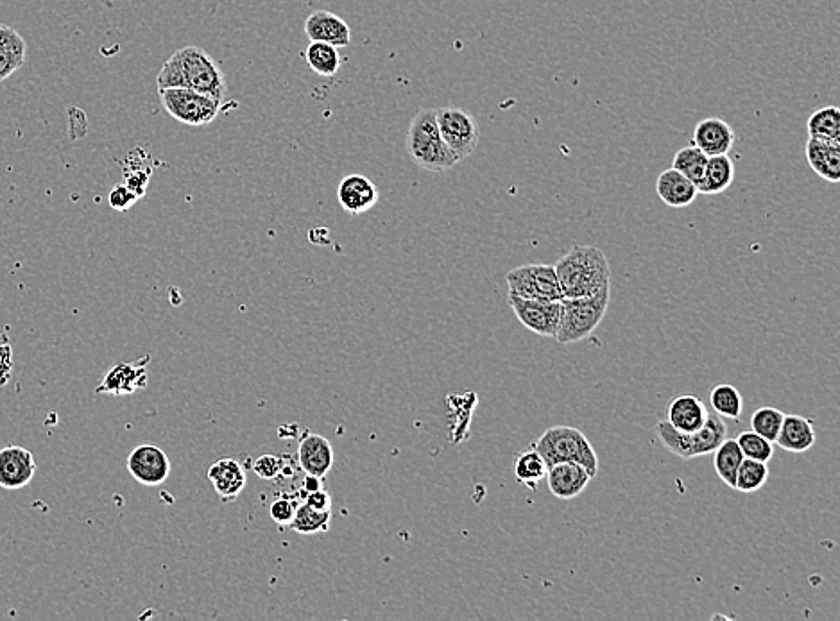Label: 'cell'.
Wrapping results in <instances>:
<instances>
[{
  "label": "cell",
  "instance_id": "25",
  "mask_svg": "<svg viewBox=\"0 0 840 621\" xmlns=\"http://www.w3.org/2000/svg\"><path fill=\"white\" fill-rule=\"evenodd\" d=\"M808 138L824 142H840V110L837 106H823L806 120Z\"/></svg>",
  "mask_w": 840,
  "mask_h": 621
},
{
  "label": "cell",
  "instance_id": "37",
  "mask_svg": "<svg viewBox=\"0 0 840 621\" xmlns=\"http://www.w3.org/2000/svg\"><path fill=\"white\" fill-rule=\"evenodd\" d=\"M137 199L138 197L135 196V192H131L126 185H115L112 188V192H110V196H108V203H110L113 210L126 212V210H129L131 206L137 203Z\"/></svg>",
  "mask_w": 840,
  "mask_h": 621
},
{
  "label": "cell",
  "instance_id": "7",
  "mask_svg": "<svg viewBox=\"0 0 840 621\" xmlns=\"http://www.w3.org/2000/svg\"><path fill=\"white\" fill-rule=\"evenodd\" d=\"M163 110L172 119L192 128H201L214 122L223 108V101L201 94L190 88H162L158 90Z\"/></svg>",
  "mask_w": 840,
  "mask_h": 621
},
{
  "label": "cell",
  "instance_id": "12",
  "mask_svg": "<svg viewBox=\"0 0 840 621\" xmlns=\"http://www.w3.org/2000/svg\"><path fill=\"white\" fill-rule=\"evenodd\" d=\"M36 473L35 455L22 446H6L0 450V487L18 491L33 482Z\"/></svg>",
  "mask_w": 840,
  "mask_h": 621
},
{
  "label": "cell",
  "instance_id": "8",
  "mask_svg": "<svg viewBox=\"0 0 840 621\" xmlns=\"http://www.w3.org/2000/svg\"><path fill=\"white\" fill-rule=\"evenodd\" d=\"M436 120L441 137L450 147V151L459 158V162L472 156L480 140L479 122L472 113L454 106H446L436 110Z\"/></svg>",
  "mask_w": 840,
  "mask_h": 621
},
{
  "label": "cell",
  "instance_id": "31",
  "mask_svg": "<svg viewBox=\"0 0 840 621\" xmlns=\"http://www.w3.org/2000/svg\"><path fill=\"white\" fill-rule=\"evenodd\" d=\"M769 480V466L767 462H760L755 459H744L737 471L735 478V489L740 493H756Z\"/></svg>",
  "mask_w": 840,
  "mask_h": 621
},
{
  "label": "cell",
  "instance_id": "38",
  "mask_svg": "<svg viewBox=\"0 0 840 621\" xmlns=\"http://www.w3.org/2000/svg\"><path fill=\"white\" fill-rule=\"evenodd\" d=\"M269 512H271L273 521H276L278 525H287L289 527L292 518H294V512H296V505L289 498H278V500L271 503Z\"/></svg>",
  "mask_w": 840,
  "mask_h": 621
},
{
  "label": "cell",
  "instance_id": "24",
  "mask_svg": "<svg viewBox=\"0 0 840 621\" xmlns=\"http://www.w3.org/2000/svg\"><path fill=\"white\" fill-rule=\"evenodd\" d=\"M735 179V163L728 154L708 156V163L704 169L703 179L697 185L699 194L717 196L726 192Z\"/></svg>",
  "mask_w": 840,
  "mask_h": 621
},
{
  "label": "cell",
  "instance_id": "18",
  "mask_svg": "<svg viewBox=\"0 0 840 621\" xmlns=\"http://www.w3.org/2000/svg\"><path fill=\"white\" fill-rule=\"evenodd\" d=\"M300 468L310 477L325 478L334 468L332 443L319 434L305 435L298 448Z\"/></svg>",
  "mask_w": 840,
  "mask_h": 621
},
{
  "label": "cell",
  "instance_id": "11",
  "mask_svg": "<svg viewBox=\"0 0 840 621\" xmlns=\"http://www.w3.org/2000/svg\"><path fill=\"white\" fill-rule=\"evenodd\" d=\"M129 475L137 480L138 484L160 485L171 475V460L167 453L155 444H140L135 450L129 453L128 462Z\"/></svg>",
  "mask_w": 840,
  "mask_h": 621
},
{
  "label": "cell",
  "instance_id": "6",
  "mask_svg": "<svg viewBox=\"0 0 840 621\" xmlns=\"http://www.w3.org/2000/svg\"><path fill=\"white\" fill-rule=\"evenodd\" d=\"M611 289L588 298L561 299V323L556 339L561 344L584 341L599 328L608 312Z\"/></svg>",
  "mask_w": 840,
  "mask_h": 621
},
{
  "label": "cell",
  "instance_id": "14",
  "mask_svg": "<svg viewBox=\"0 0 840 621\" xmlns=\"http://www.w3.org/2000/svg\"><path fill=\"white\" fill-rule=\"evenodd\" d=\"M305 33L309 36L310 42H323L334 45L337 49L348 47L352 42V29L344 22L343 18L337 17L326 9H318L310 13L305 20Z\"/></svg>",
  "mask_w": 840,
  "mask_h": 621
},
{
  "label": "cell",
  "instance_id": "39",
  "mask_svg": "<svg viewBox=\"0 0 840 621\" xmlns=\"http://www.w3.org/2000/svg\"><path fill=\"white\" fill-rule=\"evenodd\" d=\"M24 61L26 60L18 58L13 52L0 49V83L6 81L9 76H13L24 65Z\"/></svg>",
  "mask_w": 840,
  "mask_h": 621
},
{
  "label": "cell",
  "instance_id": "22",
  "mask_svg": "<svg viewBox=\"0 0 840 621\" xmlns=\"http://www.w3.org/2000/svg\"><path fill=\"white\" fill-rule=\"evenodd\" d=\"M656 194L670 208H686L699 196L695 183L676 169L661 172L656 181Z\"/></svg>",
  "mask_w": 840,
  "mask_h": 621
},
{
  "label": "cell",
  "instance_id": "20",
  "mask_svg": "<svg viewBox=\"0 0 840 621\" xmlns=\"http://www.w3.org/2000/svg\"><path fill=\"white\" fill-rule=\"evenodd\" d=\"M708 409L701 398L694 394H683L672 400L667 407V421L679 432L694 434L703 428L708 419Z\"/></svg>",
  "mask_w": 840,
  "mask_h": 621
},
{
  "label": "cell",
  "instance_id": "36",
  "mask_svg": "<svg viewBox=\"0 0 840 621\" xmlns=\"http://www.w3.org/2000/svg\"><path fill=\"white\" fill-rule=\"evenodd\" d=\"M253 471L262 480H275L282 471V462L275 455H262L253 462Z\"/></svg>",
  "mask_w": 840,
  "mask_h": 621
},
{
  "label": "cell",
  "instance_id": "10",
  "mask_svg": "<svg viewBox=\"0 0 840 621\" xmlns=\"http://www.w3.org/2000/svg\"><path fill=\"white\" fill-rule=\"evenodd\" d=\"M507 303L515 312L516 319L532 333L540 337H554L558 335L561 323V301L549 299L520 298L516 294L507 296Z\"/></svg>",
  "mask_w": 840,
  "mask_h": 621
},
{
  "label": "cell",
  "instance_id": "28",
  "mask_svg": "<svg viewBox=\"0 0 840 621\" xmlns=\"http://www.w3.org/2000/svg\"><path fill=\"white\" fill-rule=\"evenodd\" d=\"M547 464L541 457L538 451L534 448L522 451L515 462V477L520 484L527 485L532 491H536V487L541 480L547 475Z\"/></svg>",
  "mask_w": 840,
  "mask_h": 621
},
{
  "label": "cell",
  "instance_id": "30",
  "mask_svg": "<svg viewBox=\"0 0 840 621\" xmlns=\"http://www.w3.org/2000/svg\"><path fill=\"white\" fill-rule=\"evenodd\" d=\"M330 519H332V512H319L309 507L307 503H301L300 507H296L289 527L301 536H312V534L328 532Z\"/></svg>",
  "mask_w": 840,
  "mask_h": 621
},
{
  "label": "cell",
  "instance_id": "29",
  "mask_svg": "<svg viewBox=\"0 0 840 621\" xmlns=\"http://www.w3.org/2000/svg\"><path fill=\"white\" fill-rule=\"evenodd\" d=\"M710 403L715 414L726 419H733L737 421L742 416L744 410V398L738 391L737 387L729 385V383H720L717 387H713L710 391Z\"/></svg>",
  "mask_w": 840,
  "mask_h": 621
},
{
  "label": "cell",
  "instance_id": "15",
  "mask_svg": "<svg viewBox=\"0 0 840 621\" xmlns=\"http://www.w3.org/2000/svg\"><path fill=\"white\" fill-rule=\"evenodd\" d=\"M378 197H380V192L377 185L362 174L346 176L337 188L339 203L343 206L344 212L352 213V215L369 212L373 206L377 205Z\"/></svg>",
  "mask_w": 840,
  "mask_h": 621
},
{
  "label": "cell",
  "instance_id": "34",
  "mask_svg": "<svg viewBox=\"0 0 840 621\" xmlns=\"http://www.w3.org/2000/svg\"><path fill=\"white\" fill-rule=\"evenodd\" d=\"M737 443L740 446V450H742L744 459H755L769 464V460L774 455V443L767 441L765 437L756 434L753 430L740 432L737 437Z\"/></svg>",
  "mask_w": 840,
  "mask_h": 621
},
{
  "label": "cell",
  "instance_id": "1",
  "mask_svg": "<svg viewBox=\"0 0 840 621\" xmlns=\"http://www.w3.org/2000/svg\"><path fill=\"white\" fill-rule=\"evenodd\" d=\"M162 88H190L219 101L226 99L228 85L223 69L208 52L199 47H183L163 63L156 77Z\"/></svg>",
  "mask_w": 840,
  "mask_h": 621
},
{
  "label": "cell",
  "instance_id": "35",
  "mask_svg": "<svg viewBox=\"0 0 840 621\" xmlns=\"http://www.w3.org/2000/svg\"><path fill=\"white\" fill-rule=\"evenodd\" d=\"M0 49L13 52L18 58L26 60L27 43L13 27L0 24Z\"/></svg>",
  "mask_w": 840,
  "mask_h": 621
},
{
  "label": "cell",
  "instance_id": "4",
  "mask_svg": "<svg viewBox=\"0 0 840 621\" xmlns=\"http://www.w3.org/2000/svg\"><path fill=\"white\" fill-rule=\"evenodd\" d=\"M532 448L540 453L547 466L556 462H577L590 477H597L599 457L586 435L574 426H552L536 439Z\"/></svg>",
  "mask_w": 840,
  "mask_h": 621
},
{
  "label": "cell",
  "instance_id": "5",
  "mask_svg": "<svg viewBox=\"0 0 840 621\" xmlns=\"http://www.w3.org/2000/svg\"><path fill=\"white\" fill-rule=\"evenodd\" d=\"M656 435L672 455H676L679 459L690 460L712 455L713 451L717 450V446L726 439L728 426L719 414L710 412L703 428H699L694 434L679 432L670 425L667 419H663L656 425Z\"/></svg>",
  "mask_w": 840,
  "mask_h": 621
},
{
  "label": "cell",
  "instance_id": "16",
  "mask_svg": "<svg viewBox=\"0 0 840 621\" xmlns=\"http://www.w3.org/2000/svg\"><path fill=\"white\" fill-rule=\"evenodd\" d=\"M147 362L149 357L142 358L140 362L117 364L106 373L103 382L97 387V392L122 396L144 389L147 383Z\"/></svg>",
  "mask_w": 840,
  "mask_h": 621
},
{
  "label": "cell",
  "instance_id": "17",
  "mask_svg": "<svg viewBox=\"0 0 840 621\" xmlns=\"http://www.w3.org/2000/svg\"><path fill=\"white\" fill-rule=\"evenodd\" d=\"M733 144H735V131L726 120L708 117L695 126L692 145L701 149L706 156L728 154Z\"/></svg>",
  "mask_w": 840,
  "mask_h": 621
},
{
  "label": "cell",
  "instance_id": "9",
  "mask_svg": "<svg viewBox=\"0 0 840 621\" xmlns=\"http://www.w3.org/2000/svg\"><path fill=\"white\" fill-rule=\"evenodd\" d=\"M506 281L509 292L520 298L549 299V301L563 299L554 265H520L507 273Z\"/></svg>",
  "mask_w": 840,
  "mask_h": 621
},
{
  "label": "cell",
  "instance_id": "32",
  "mask_svg": "<svg viewBox=\"0 0 840 621\" xmlns=\"http://www.w3.org/2000/svg\"><path fill=\"white\" fill-rule=\"evenodd\" d=\"M706 163H708V156L701 149H697L695 145H688V147H683L676 153L674 162H672V169L681 172L697 187L699 181L703 179Z\"/></svg>",
  "mask_w": 840,
  "mask_h": 621
},
{
  "label": "cell",
  "instance_id": "3",
  "mask_svg": "<svg viewBox=\"0 0 840 621\" xmlns=\"http://www.w3.org/2000/svg\"><path fill=\"white\" fill-rule=\"evenodd\" d=\"M405 147L412 162L423 171H450L459 163V158L450 151L439 133L436 110H420L412 117Z\"/></svg>",
  "mask_w": 840,
  "mask_h": 621
},
{
  "label": "cell",
  "instance_id": "27",
  "mask_svg": "<svg viewBox=\"0 0 840 621\" xmlns=\"http://www.w3.org/2000/svg\"><path fill=\"white\" fill-rule=\"evenodd\" d=\"M305 60L309 63L310 69L323 77H334L343 65V58L337 51V47L323 42H310L305 51Z\"/></svg>",
  "mask_w": 840,
  "mask_h": 621
},
{
  "label": "cell",
  "instance_id": "33",
  "mask_svg": "<svg viewBox=\"0 0 840 621\" xmlns=\"http://www.w3.org/2000/svg\"><path fill=\"white\" fill-rule=\"evenodd\" d=\"M785 414L776 407H760L751 416V430L762 435L767 441L776 443V437L780 434L781 423Z\"/></svg>",
  "mask_w": 840,
  "mask_h": 621
},
{
  "label": "cell",
  "instance_id": "2",
  "mask_svg": "<svg viewBox=\"0 0 840 621\" xmlns=\"http://www.w3.org/2000/svg\"><path fill=\"white\" fill-rule=\"evenodd\" d=\"M563 298H588L611 289L608 256L597 246H574L554 264Z\"/></svg>",
  "mask_w": 840,
  "mask_h": 621
},
{
  "label": "cell",
  "instance_id": "26",
  "mask_svg": "<svg viewBox=\"0 0 840 621\" xmlns=\"http://www.w3.org/2000/svg\"><path fill=\"white\" fill-rule=\"evenodd\" d=\"M742 460H744V455L738 446L737 439L726 437L717 446V450L713 451V468L717 471L720 480L731 489H735V478H737V471Z\"/></svg>",
  "mask_w": 840,
  "mask_h": 621
},
{
  "label": "cell",
  "instance_id": "40",
  "mask_svg": "<svg viewBox=\"0 0 840 621\" xmlns=\"http://www.w3.org/2000/svg\"><path fill=\"white\" fill-rule=\"evenodd\" d=\"M305 503L319 512H332V496L326 493L325 489H316L307 494Z\"/></svg>",
  "mask_w": 840,
  "mask_h": 621
},
{
  "label": "cell",
  "instance_id": "23",
  "mask_svg": "<svg viewBox=\"0 0 840 621\" xmlns=\"http://www.w3.org/2000/svg\"><path fill=\"white\" fill-rule=\"evenodd\" d=\"M776 444L790 453H805L815 444L814 423L808 417L785 414Z\"/></svg>",
  "mask_w": 840,
  "mask_h": 621
},
{
  "label": "cell",
  "instance_id": "13",
  "mask_svg": "<svg viewBox=\"0 0 840 621\" xmlns=\"http://www.w3.org/2000/svg\"><path fill=\"white\" fill-rule=\"evenodd\" d=\"M550 493L559 500H572L583 493L590 484V473L577 462H556L547 468Z\"/></svg>",
  "mask_w": 840,
  "mask_h": 621
},
{
  "label": "cell",
  "instance_id": "21",
  "mask_svg": "<svg viewBox=\"0 0 840 621\" xmlns=\"http://www.w3.org/2000/svg\"><path fill=\"white\" fill-rule=\"evenodd\" d=\"M806 162L810 169L828 183L840 181V144L808 138L805 145Z\"/></svg>",
  "mask_w": 840,
  "mask_h": 621
},
{
  "label": "cell",
  "instance_id": "19",
  "mask_svg": "<svg viewBox=\"0 0 840 621\" xmlns=\"http://www.w3.org/2000/svg\"><path fill=\"white\" fill-rule=\"evenodd\" d=\"M208 480L214 484L215 493L223 502H233L239 498L248 484L246 471L239 460L221 459L208 469Z\"/></svg>",
  "mask_w": 840,
  "mask_h": 621
}]
</instances>
